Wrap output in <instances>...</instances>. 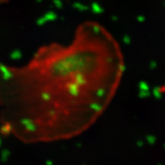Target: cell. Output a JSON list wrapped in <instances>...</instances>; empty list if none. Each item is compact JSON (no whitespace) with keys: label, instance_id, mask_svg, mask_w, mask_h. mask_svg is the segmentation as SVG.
<instances>
[{"label":"cell","instance_id":"obj_1","mask_svg":"<svg viewBox=\"0 0 165 165\" xmlns=\"http://www.w3.org/2000/svg\"><path fill=\"white\" fill-rule=\"evenodd\" d=\"M21 124L24 126L26 131L28 132H34L38 129V127L34 122V120L28 119V118H24L21 120Z\"/></svg>","mask_w":165,"mask_h":165},{"label":"cell","instance_id":"obj_2","mask_svg":"<svg viewBox=\"0 0 165 165\" xmlns=\"http://www.w3.org/2000/svg\"><path fill=\"white\" fill-rule=\"evenodd\" d=\"M12 132V126L9 123H5L0 127V133L3 135H9Z\"/></svg>","mask_w":165,"mask_h":165},{"label":"cell","instance_id":"obj_3","mask_svg":"<svg viewBox=\"0 0 165 165\" xmlns=\"http://www.w3.org/2000/svg\"><path fill=\"white\" fill-rule=\"evenodd\" d=\"M10 154H11V152H10L9 150L3 149V151H1V154H0V160L3 163L6 162L9 158Z\"/></svg>","mask_w":165,"mask_h":165},{"label":"cell","instance_id":"obj_4","mask_svg":"<svg viewBox=\"0 0 165 165\" xmlns=\"http://www.w3.org/2000/svg\"><path fill=\"white\" fill-rule=\"evenodd\" d=\"M0 70H1V71L3 72V79L5 80H8L10 79V78L12 77V73H11L9 70H8L6 69V67L2 66V67H0Z\"/></svg>","mask_w":165,"mask_h":165},{"label":"cell","instance_id":"obj_5","mask_svg":"<svg viewBox=\"0 0 165 165\" xmlns=\"http://www.w3.org/2000/svg\"><path fill=\"white\" fill-rule=\"evenodd\" d=\"M41 99L44 101V102H49V101L51 100L52 96H51V94H50V92L44 91L43 93H41Z\"/></svg>","mask_w":165,"mask_h":165},{"label":"cell","instance_id":"obj_6","mask_svg":"<svg viewBox=\"0 0 165 165\" xmlns=\"http://www.w3.org/2000/svg\"><path fill=\"white\" fill-rule=\"evenodd\" d=\"M2 143H3V141H2V138L0 136V147L2 146Z\"/></svg>","mask_w":165,"mask_h":165}]
</instances>
